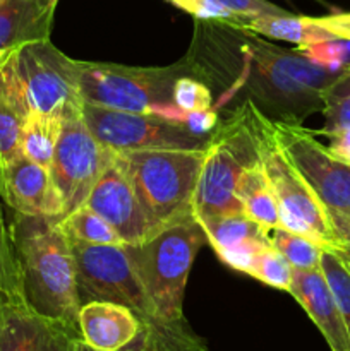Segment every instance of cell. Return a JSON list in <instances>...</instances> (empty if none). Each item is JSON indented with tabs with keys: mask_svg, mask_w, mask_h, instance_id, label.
<instances>
[{
	"mask_svg": "<svg viewBox=\"0 0 350 351\" xmlns=\"http://www.w3.org/2000/svg\"><path fill=\"white\" fill-rule=\"evenodd\" d=\"M23 293L10 235L0 237V300Z\"/></svg>",
	"mask_w": 350,
	"mask_h": 351,
	"instance_id": "30",
	"label": "cell"
},
{
	"mask_svg": "<svg viewBox=\"0 0 350 351\" xmlns=\"http://www.w3.org/2000/svg\"><path fill=\"white\" fill-rule=\"evenodd\" d=\"M189 65L129 67L79 60V98L89 105L158 115L184 125L185 110L172 99L174 84Z\"/></svg>",
	"mask_w": 350,
	"mask_h": 351,
	"instance_id": "5",
	"label": "cell"
},
{
	"mask_svg": "<svg viewBox=\"0 0 350 351\" xmlns=\"http://www.w3.org/2000/svg\"><path fill=\"white\" fill-rule=\"evenodd\" d=\"M304 57L312 64L325 67L328 71H343L350 65V40L333 38V40L318 41V43L297 47Z\"/></svg>",
	"mask_w": 350,
	"mask_h": 351,
	"instance_id": "28",
	"label": "cell"
},
{
	"mask_svg": "<svg viewBox=\"0 0 350 351\" xmlns=\"http://www.w3.org/2000/svg\"><path fill=\"white\" fill-rule=\"evenodd\" d=\"M242 108L253 130L259 163L277 197L281 228L314 240L323 247L338 243L329 225L326 208L292 167L275 137L271 120L247 99Z\"/></svg>",
	"mask_w": 350,
	"mask_h": 351,
	"instance_id": "6",
	"label": "cell"
},
{
	"mask_svg": "<svg viewBox=\"0 0 350 351\" xmlns=\"http://www.w3.org/2000/svg\"><path fill=\"white\" fill-rule=\"evenodd\" d=\"M206 240L194 218L167 226L137 245H124L156 315L184 324V293L192 263Z\"/></svg>",
	"mask_w": 350,
	"mask_h": 351,
	"instance_id": "4",
	"label": "cell"
},
{
	"mask_svg": "<svg viewBox=\"0 0 350 351\" xmlns=\"http://www.w3.org/2000/svg\"><path fill=\"white\" fill-rule=\"evenodd\" d=\"M9 233L26 304L36 314L79 335L81 302L74 252L60 218L16 213Z\"/></svg>",
	"mask_w": 350,
	"mask_h": 351,
	"instance_id": "2",
	"label": "cell"
},
{
	"mask_svg": "<svg viewBox=\"0 0 350 351\" xmlns=\"http://www.w3.org/2000/svg\"><path fill=\"white\" fill-rule=\"evenodd\" d=\"M270 239L271 245L288 261L292 269L311 271L319 269L321 266V256L325 247L319 245L314 240L288 232L281 226L271 230Z\"/></svg>",
	"mask_w": 350,
	"mask_h": 351,
	"instance_id": "24",
	"label": "cell"
},
{
	"mask_svg": "<svg viewBox=\"0 0 350 351\" xmlns=\"http://www.w3.org/2000/svg\"><path fill=\"white\" fill-rule=\"evenodd\" d=\"M220 3L232 10L240 19H249V17H261V16H285L290 14L283 10L281 7L273 5L266 0H218Z\"/></svg>",
	"mask_w": 350,
	"mask_h": 351,
	"instance_id": "32",
	"label": "cell"
},
{
	"mask_svg": "<svg viewBox=\"0 0 350 351\" xmlns=\"http://www.w3.org/2000/svg\"><path fill=\"white\" fill-rule=\"evenodd\" d=\"M7 71L23 93L30 112H58L79 101V60L62 53L50 40L14 48Z\"/></svg>",
	"mask_w": 350,
	"mask_h": 351,
	"instance_id": "9",
	"label": "cell"
},
{
	"mask_svg": "<svg viewBox=\"0 0 350 351\" xmlns=\"http://www.w3.org/2000/svg\"><path fill=\"white\" fill-rule=\"evenodd\" d=\"M237 197L242 206L244 215L266 230L268 233L280 226V211L271 185L264 175L263 167L257 158L254 163L247 165L240 175L237 185Z\"/></svg>",
	"mask_w": 350,
	"mask_h": 351,
	"instance_id": "19",
	"label": "cell"
},
{
	"mask_svg": "<svg viewBox=\"0 0 350 351\" xmlns=\"http://www.w3.org/2000/svg\"><path fill=\"white\" fill-rule=\"evenodd\" d=\"M323 115L325 127L319 132L323 136L342 132L350 129V69L347 67L323 93Z\"/></svg>",
	"mask_w": 350,
	"mask_h": 351,
	"instance_id": "25",
	"label": "cell"
},
{
	"mask_svg": "<svg viewBox=\"0 0 350 351\" xmlns=\"http://www.w3.org/2000/svg\"><path fill=\"white\" fill-rule=\"evenodd\" d=\"M326 249L333 250L336 256L342 257V259L350 266V245H345V243H333V245H328Z\"/></svg>",
	"mask_w": 350,
	"mask_h": 351,
	"instance_id": "39",
	"label": "cell"
},
{
	"mask_svg": "<svg viewBox=\"0 0 350 351\" xmlns=\"http://www.w3.org/2000/svg\"><path fill=\"white\" fill-rule=\"evenodd\" d=\"M168 2L194 16L196 21H225L230 24H239L242 21L218 0H168Z\"/></svg>",
	"mask_w": 350,
	"mask_h": 351,
	"instance_id": "31",
	"label": "cell"
},
{
	"mask_svg": "<svg viewBox=\"0 0 350 351\" xmlns=\"http://www.w3.org/2000/svg\"><path fill=\"white\" fill-rule=\"evenodd\" d=\"M30 108L9 72L0 67V170L21 154V132Z\"/></svg>",
	"mask_w": 350,
	"mask_h": 351,
	"instance_id": "20",
	"label": "cell"
},
{
	"mask_svg": "<svg viewBox=\"0 0 350 351\" xmlns=\"http://www.w3.org/2000/svg\"><path fill=\"white\" fill-rule=\"evenodd\" d=\"M81 339V336L74 331H69V329H62L60 332L55 338L51 351H78V341Z\"/></svg>",
	"mask_w": 350,
	"mask_h": 351,
	"instance_id": "37",
	"label": "cell"
},
{
	"mask_svg": "<svg viewBox=\"0 0 350 351\" xmlns=\"http://www.w3.org/2000/svg\"><path fill=\"white\" fill-rule=\"evenodd\" d=\"M247 274L277 290H290L292 266L271 243L254 256Z\"/></svg>",
	"mask_w": 350,
	"mask_h": 351,
	"instance_id": "26",
	"label": "cell"
},
{
	"mask_svg": "<svg viewBox=\"0 0 350 351\" xmlns=\"http://www.w3.org/2000/svg\"><path fill=\"white\" fill-rule=\"evenodd\" d=\"M232 26L250 31V33L259 34V36L264 38L290 41V43H295L297 47L336 38L328 29L319 26L314 17L294 16V14L249 17V19H242L239 24H232Z\"/></svg>",
	"mask_w": 350,
	"mask_h": 351,
	"instance_id": "21",
	"label": "cell"
},
{
	"mask_svg": "<svg viewBox=\"0 0 350 351\" xmlns=\"http://www.w3.org/2000/svg\"><path fill=\"white\" fill-rule=\"evenodd\" d=\"M0 199L17 215L64 216L48 168L34 163L23 153L0 170Z\"/></svg>",
	"mask_w": 350,
	"mask_h": 351,
	"instance_id": "13",
	"label": "cell"
},
{
	"mask_svg": "<svg viewBox=\"0 0 350 351\" xmlns=\"http://www.w3.org/2000/svg\"><path fill=\"white\" fill-rule=\"evenodd\" d=\"M328 213L329 225L338 243L350 245V211H336V209H326Z\"/></svg>",
	"mask_w": 350,
	"mask_h": 351,
	"instance_id": "35",
	"label": "cell"
},
{
	"mask_svg": "<svg viewBox=\"0 0 350 351\" xmlns=\"http://www.w3.org/2000/svg\"><path fill=\"white\" fill-rule=\"evenodd\" d=\"M58 0H2L0 2V51L21 45L50 40Z\"/></svg>",
	"mask_w": 350,
	"mask_h": 351,
	"instance_id": "18",
	"label": "cell"
},
{
	"mask_svg": "<svg viewBox=\"0 0 350 351\" xmlns=\"http://www.w3.org/2000/svg\"><path fill=\"white\" fill-rule=\"evenodd\" d=\"M62 329L69 328L36 314L23 293L0 300V351H51Z\"/></svg>",
	"mask_w": 350,
	"mask_h": 351,
	"instance_id": "17",
	"label": "cell"
},
{
	"mask_svg": "<svg viewBox=\"0 0 350 351\" xmlns=\"http://www.w3.org/2000/svg\"><path fill=\"white\" fill-rule=\"evenodd\" d=\"M62 113L58 112H30L21 132V153L34 163L50 168L51 156L57 146L62 127Z\"/></svg>",
	"mask_w": 350,
	"mask_h": 351,
	"instance_id": "22",
	"label": "cell"
},
{
	"mask_svg": "<svg viewBox=\"0 0 350 351\" xmlns=\"http://www.w3.org/2000/svg\"><path fill=\"white\" fill-rule=\"evenodd\" d=\"M349 69H350V65H349Z\"/></svg>",
	"mask_w": 350,
	"mask_h": 351,
	"instance_id": "42",
	"label": "cell"
},
{
	"mask_svg": "<svg viewBox=\"0 0 350 351\" xmlns=\"http://www.w3.org/2000/svg\"><path fill=\"white\" fill-rule=\"evenodd\" d=\"M199 226L216 256L226 266L246 274L254 256L271 243L270 233L247 218L244 213L222 216Z\"/></svg>",
	"mask_w": 350,
	"mask_h": 351,
	"instance_id": "16",
	"label": "cell"
},
{
	"mask_svg": "<svg viewBox=\"0 0 350 351\" xmlns=\"http://www.w3.org/2000/svg\"><path fill=\"white\" fill-rule=\"evenodd\" d=\"M172 99L178 108L185 112H196V110H206L213 106L211 89L202 81L184 74L175 81Z\"/></svg>",
	"mask_w": 350,
	"mask_h": 351,
	"instance_id": "29",
	"label": "cell"
},
{
	"mask_svg": "<svg viewBox=\"0 0 350 351\" xmlns=\"http://www.w3.org/2000/svg\"><path fill=\"white\" fill-rule=\"evenodd\" d=\"M319 267H321L323 274H325L326 281H328L329 288L335 295L350 338V266L342 257L336 256L333 250L325 247Z\"/></svg>",
	"mask_w": 350,
	"mask_h": 351,
	"instance_id": "27",
	"label": "cell"
},
{
	"mask_svg": "<svg viewBox=\"0 0 350 351\" xmlns=\"http://www.w3.org/2000/svg\"><path fill=\"white\" fill-rule=\"evenodd\" d=\"M218 113L213 108L206 110H196V112H187L184 119V127L191 130L194 136L199 137H209L213 130L218 127Z\"/></svg>",
	"mask_w": 350,
	"mask_h": 351,
	"instance_id": "33",
	"label": "cell"
},
{
	"mask_svg": "<svg viewBox=\"0 0 350 351\" xmlns=\"http://www.w3.org/2000/svg\"><path fill=\"white\" fill-rule=\"evenodd\" d=\"M226 38L242 58V74L226 84L230 93H246L264 117L275 122L299 123L323 110V93L343 71L312 64L299 50H283L250 31L222 21Z\"/></svg>",
	"mask_w": 350,
	"mask_h": 351,
	"instance_id": "1",
	"label": "cell"
},
{
	"mask_svg": "<svg viewBox=\"0 0 350 351\" xmlns=\"http://www.w3.org/2000/svg\"><path fill=\"white\" fill-rule=\"evenodd\" d=\"M257 160L253 130L242 106L229 120L218 123L206 144L205 161L199 173L192 215L199 225L229 215H240L237 185L247 165Z\"/></svg>",
	"mask_w": 350,
	"mask_h": 351,
	"instance_id": "7",
	"label": "cell"
},
{
	"mask_svg": "<svg viewBox=\"0 0 350 351\" xmlns=\"http://www.w3.org/2000/svg\"><path fill=\"white\" fill-rule=\"evenodd\" d=\"M117 153L93 136L81 115V99L64 106L60 136L48 168L64 216L84 204Z\"/></svg>",
	"mask_w": 350,
	"mask_h": 351,
	"instance_id": "8",
	"label": "cell"
},
{
	"mask_svg": "<svg viewBox=\"0 0 350 351\" xmlns=\"http://www.w3.org/2000/svg\"><path fill=\"white\" fill-rule=\"evenodd\" d=\"M0 2H2V0H0Z\"/></svg>",
	"mask_w": 350,
	"mask_h": 351,
	"instance_id": "43",
	"label": "cell"
},
{
	"mask_svg": "<svg viewBox=\"0 0 350 351\" xmlns=\"http://www.w3.org/2000/svg\"><path fill=\"white\" fill-rule=\"evenodd\" d=\"M288 293L307 312L329 346V351H350L345 321L321 267L311 271L292 269Z\"/></svg>",
	"mask_w": 350,
	"mask_h": 351,
	"instance_id": "14",
	"label": "cell"
},
{
	"mask_svg": "<svg viewBox=\"0 0 350 351\" xmlns=\"http://www.w3.org/2000/svg\"><path fill=\"white\" fill-rule=\"evenodd\" d=\"M316 23L342 40H350V12H335L323 17H314Z\"/></svg>",
	"mask_w": 350,
	"mask_h": 351,
	"instance_id": "34",
	"label": "cell"
},
{
	"mask_svg": "<svg viewBox=\"0 0 350 351\" xmlns=\"http://www.w3.org/2000/svg\"><path fill=\"white\" fill-rule=\"evenodd\" d=\"M78 322L81 341L96 351L126 348L143 331L139 317L113 302H86L79 308Z\"/></svg>",
	"mask_w": 350,
	"mask_h": 351,
	"instance_id": "15",
	"label": "cell"
},
{
	"mask_svg": "<svg viewBox=\"0 0 350 351\" xmlns=\"http://www.w3.org/2000/svg\"><path fill=\"white\" fill-rule=\"evenodd\" d=\"M60 226L67 237L75 242L93 245H124L115 230L93 209L82 204L60 218Z\"/></svg>",
	"mask_w": 350,
	"mask_h": 351,
	"instance_id": "23",
	"label": "cell"
},
{
	"mask_svg": "<svg viewBox=\"0 0 350 351\" xmlns=\"http://www.w3.org/2000/svg\"><path fill=\"white\" fill-rule=\"evenodd\" d=\"M84 204L115 230L124 245H137L153 235L150 221L117 158L96 182Z\"/></svg>",
	"mask_w": 350,
	"mask_h": 351,
	"instance_id": "12",
	"label": "cell"
},
{
	"mask_svg": "<svg viewBox=\"0 0 350 351\" xmlns=\"http://www.w3.org/2000/svg\"><path fill=\"white\" fill-rule=\"evenodd\" d=\"M10 51H12V50H9V51H0V67H2V65H3V62H5V58L9 57Z\"/></svg>",
	"mask_w": 350,
	"mask_h": 351,
	"instance_id": "41",
	"label": "cell"
},
{
	"mask_svg": "<svg viewBox=\"0 0 350 351\" xmlns=\"http://www.w3.org/2000/svg\"><path fill=\"white\" fill-rule=\"evenodd\" d=\"M81 115L93 136L115 151L201 149L209 137L194 136L180 123L158 115L103 108L81 101Z\"/></svg>",
	"mask_w": 350,
	"mask_h": 351,
	"instance_id": "10",
	"label": "cell"
},
{
	"mask_svg": "<svg viewBox=\"0 0 350 351\" xmlns=\"http://www.w3.org/2000/svg\"><path fill=\"white\" fill-rule=\"evenodd\" d=\"M329 137L328 151L335 158H338L343 163L350 165V129L342 130V132L331 134Z\"/></svg>",
	"mask_w": 350,
	"mask_h": 351,
	"instance_id": "36",
	"label": "cell"
},
{
	"mask_svg": "<svg viewBox=\"0 0 350 351\" xmlns=\"http://www.w3.org/2000/svg\"><path fill=\"white\" fill-rule=\"evenodd\" d=\"M78 351H96V350H93V348H89V346H86L84 343H82L81 339H79V341H78ZM119 351H146V350H144L143 339H141V335H139L136 339H134L132 343H130V345H127L126 348H122V350H119Z\"/></svg>",
	"mask_w": 350,
	"mask_h": 351,
	"instance_id": "38",
	"label": "cell"
},
{
	"mask_svg": "<svg viewBox=\"0 0 350 351\" xmlns=\"http://www.w3.org/2000/svg\"><path fill=\"white\" fill-rule=\"evenodd\" d=\"M10 235L9 228L5 226V221H3V215H2V209H0V237H7Z\"/></svg>",
	"mask_w": 350,
	"mask_h": 351,
	"instance_id": "40",
	"label": "cell"
},
{
	"mask_svg": "<svg viewBox=\"0 0 350 351\" xmlns=\"http://www.w3.org/2000/svg\"><path fill=\"white\" fill-rule=\"evenodd\" d=\"M271 129L292 167L323 206L326 209L350 211V165L333 156L328 147L316 139L312 130L299 123L271 120Z\"/></svg>",
	"mask_w": 350,
	"mask_h": 351,
	"instance_id": "11",
	"label": "cell"
},
{
	"mask_svg": "<svg viewBox=\"0 0 350 351\" xmlns=\"http://www.w3.org/2000/svg\"><path fill=\"white\" fill-rule=\"evenodd\" d=\"M205 153L206 146L201 149L119 151L117 160L132 185L153 235L194 218L192 201Z\"/></svg>",
	"mask_w": 350,
	"mask_h": 351,
	"instance_id": "3",
	"label": "cell"
}]
</instances>
